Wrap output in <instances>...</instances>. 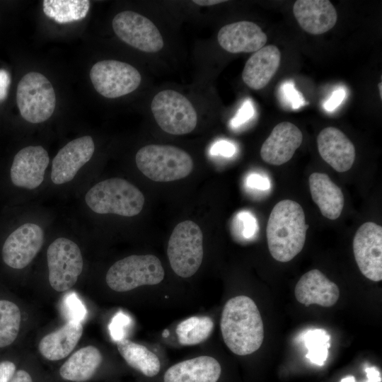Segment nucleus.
<instances>
[{
  "label": "nucleus",
  "instance_id": "nucleus-1",
  "mask_svg": "<svg viewBox=\"0 0 382 382\" xmlns=\"http://www.w3.org/2000/svg\"><path fill=\"white\" fill-rule=\"evenodd\" d=\"M220 327L226 345L235 354H250L262 344V320L257 305L248 296H237L226 303Z\"/></svg>",
  "mask_w": 382,
  "mask_h": 382
},
{
  "label": "nucleus",
  "instance_id": "nucleus-2",
  "mask_svg": "<svg viewBox=\"0 0 382 382\" xmlns=\"http://www.w3.org/2000/svg\"><path fill=\"white\" fill-rule=\"evenodd\" d=\"M308 227L299 203L291 199L277 202L266 228L268 248L273 258L282 262L294 258L304 246Z\"/></svg>",
  "mask_w": 382,
  "mask_h": 382
},
{
  "label": "nucleus",
  "instance_id": "nucleus-3",
  "mask_svg": "<svg viewBox=\"0 0 382 382\" xmlns=\"http://www.w3.org/2000/svg\"><path fill=\"white\" fill-rule=\"evenodd\" d=\"M85 202L95 213L134 216L143 209V193L129 181L119 178L102 180L86 194Z\"/></svg>",
  "mask_w": 382,
  "mask_h": 382
},
{
  "label": "nucleus",
  "instance_id": "nucleus-4",
  "mask_svg": "<svg viewBox=\"0 0 382 382\" xmlns=\"http://www.w3.org/2000/svg\"><path fill=\"white\" fill-rule=\"evenodd\" d=\"M138 169L156 182H170L188 176L193 169V161L185 151L170 145L149 144L137 153Z\"/></svg>",
  "mask_w": 382,
  "mask_h": 382
},
{
  "label": "nucleus",
  "instance_id": "nucleus-5",
  "mask_svg": "<svg viewBox=\"0 0 382 382\" xmlns=\"http://www.w3.org/2000/svg\"><path fill=\"white\" fill-rule=\"evenodd\" d=\"M165 272L154 255H132L115 262L108 270L105 281L113 291L125 292L144 285L159 284Z\"/></svg>",
  "mask_w": 382,
  "mask_h": 382
},
{
  "label": "nucleus",
  "instance_id": "nucleus-6",
  "mask_svg": "<svg viewBox=\"0 0 382 382\" xmlns=\"http://www.w3.org/2000/svg\"><path fill=\"white\" fill-rule=\"evenodd\" d=\"M167 255L170 267L179 277L194 275L202 262L203 234L200 227L190 220L177 224L168 240Z\"/></svg>",
  "mask_w": 382,
  "mask_h": 382
},
{
  "label": "nucleus",
  "instance_id": "nucleus-7",
  "mask_svg": "<svg viewBox=\"0 0 382 382\" xmlns=\"http://www.w3.org/2000/svg\"><path fill=\"white\" fill-rule=\"evenodd\" d=\"M16 103L24 120L33 124L43 122L52 116L55 108L54 88L42 74L28 72L18 84Z\"/></svg>",
  "mask_w": 382,
  "mask_h": 382
},
{
  "label": "nucleus",
  "instance_id": "nucleus-8",
  "mask_svg": "<svg viewBox=\"0 0 382 382\" xmlns=\"http://www.w3.org/2000/svg\"><path fill=\"white\" fill-rule=\"evenodd\" d=\"M151 109L158 125L174 135L188 134L197 126V112L190 101L178 91L167 89L154 97Z\"/></svg>",
  "mask_w": 382,
  "mask_h": 382
},
{
  "label": "nucleus",
  "instance_id": "nucleus-9",
  "mask_svg": "<svg viewBox=\"0 0 382 382\" xmlns=\"http://www.w3.org/2000/svg\"><path fill=\"white\" fill-rule=\"evenodd\" d=\"M49 282L55 291H65L76 282L83 270V257L79 245L73 241L59 237L47 250Z\"/></svg>",
  "mask_w": 382,
  "mask_h": 382
},
{
  "label": "nucleus",
  "instance_id": "nucleus-10",
  "mask_svg": "<svg viewBox=\"0 0 382 382\" xmlns=\"http://www.w3.org/2000/svg\"><path fill=\"white\" fill-rule=\"evenodd\" d=\"M90 79L96 91L108 98H116L135 91L141 83L139 71L117 60H102L92 66Z\"/></svg>",
  "mask_w": 382,
  "mask_h": 382
},
{
  "label": "nucleus",
  "instance_id": "nucleus-11",
  "mask_svg": "<svg viewBox=\"0 0 382 382\" xmlns=\"http://www.w3.org/2000/svg\"><path fill=\"white\" fill-rule=\"evenodd\" d=\"M112 26L122 41L140 51L154 53L163 47V40L157 27L138 13L124 11L117 13Z\"/></svg>",
  "mask_w": 382,
  "mask_h": 382
},
{
  "label": "nucleus",
  "instance_id": "nucleus-12",
  "mask_svg": "<svg viewBox=\"0 0 382 382\" xmlns=\"http://www.w3.org/2000/svg\"><path fill=\"white\" fill-rule=\"evenodd\" d=\"M356 262L362 274L374 282L382 279V227L366 222L357 230L353 240Z\"/></svg>",
  "mask_w": 382,
  "mask_h": 382
},
{
  "label": "nucleus",
  "instance_id": "nucleus-13",
  "mask_svg": "<svg viewBox=\"0 0 382 382\" xmlns=\"http://www.w3.org/2000/svg\"><path fill=\"white\" fill-rule=\"evenodd\" d=\"M44 241L42 228L34 223H25L6 239L2 259L8 267L21 270L27 267L41 249Z\"/></svg>",
  "mask_w": 382,
  "mask_h": 382
},
{
  "label": "nucleus",
  "instance_id": "nucleus-14",
  "mask_svg": "<svg viewBox=\"0 0 382 382\" xmlns=\"http://www.w3.org/2000/svg\"><path fill=\"white\" fill-rule=\"evenodd\" d=\"M94 150V142L90 136L81 137L67 143L52 161V183L62 185L73 180L79 169L92 158Z\"/></svg>",
  "mask_w": 382,
  "mask_h": 382
},
{
  "label": "nucleus",
  "instance_id": "nucleus-15",
  "mask_svg": "<svg viewBox=\"0 0 382 382\" xmlns=\"http://www.w3.org/2000/svg\"><path fill=\"white\" fill-rule=\"evenodd\" d=\"M47 151L42 146H28L14 156L10 169L12 183L19 187L35 189L44 180L49 164Z\"/></svg>",
  "mask_w": 382,
  "mask_h": 382
},
{
  "label": "nucleus",
  "instance_id": "nucleus-16",
  "mask_svg": "<svg viewBox=\"0 0 382 382\" xmlns=\"http://www.w3.org/2000/svg\"><path fill=\"white\" fill-rule=\"evenodd\" d=\"M303 134L293 123L277 124L260 149L262 159L268 164L280 166L289 161L301 146Z\"/></svg>",
  "mask_w": 382,
  "mask_h": 382
},
{
  "label": "nucleus",
  "instance_id": "nucleus-17",
  "mask_svg": "<svg viewBox=\"0 0 382 382\" xmlns=\"http://www.w3.org/2000/svg\"><path fill=\"white\" fill-rule=\"evenodd\" d=\"M217 40L219 45L230 53L255 52L265 46L267 37L256 23L241 21L223 26Z\"/></svg>",
  "mask_w": 382,
  "mask_h": 382
},
{
  "label": "nucleus",
  "instance_id": "nucleus-18",
  "mask_svg": "<svg viewBox=\"0 0 382 382\" xmlns=\"http://www.w3.org/2000/svg\"><path fill=\"white\" fill-rule=\"evenodd\" d=\"M317 145L321 158L336 171L346 172L352 168L356 156L355 147L339 129L324 128L318 135Z\"/></svg>",
  "mask_w": 382,
  "mask_h": 382
},
{
  "label": "nucleus",
  "instance_id": "nucleus-19",
  "mask_svg": "<svg viewBox=\"0 0 382 382\" xmlns=\"http://www.w3.org/2000/svg\"><path fill=\"white\" fill-rule=\"evenodd\" d=\"M294 295L299 303L306 306L317 304L330 307L337 301L340 291L335 283L314 269L302 275L295 286Z\"/></svg>",
  "mask_w": 382,
  "mask_h": 382
},
{
  "label": "nucleus",
  "instance_id": "nucleus-20",
  "mask_svg": "<svg viewBox=\"0 0 382 382\" xmlns=\"http://www.w3.org/2000/svg\"><path fill=\"white\" fill-rule=\"evenodd\" d=\"M293 13L301 28L312 35L329 31L337 20V11L328 0H297Z\"/></svg>",
  "mask_w": 382,
  "mask_h": 382
},
{
  "label": "nucleus",
  "instance_id": "nucleus-21",
  "mask_svg": "<svg viewBox=\"0 0 382 382\" xmlns=\"http://www.w3.org/2000/svg\"><path fill=\"white\" fill-rule=\"evenodd\" d=\"M221 371L215 358L199 356L170 366L163 374V382H218Z\"/></svg>",
  "mask_w": 382,
  "mask_h": 382
},
{
  "label": "nucleus",
  "instance_id": "nucleus-22",
  "mask_svg": "<svg viewBox=\"0 0 382 382\" xmlns=\"http://www.w3.org/2000/svg\"><path fill=\"white\" fill-rule=\"evenodd\" d=\"M281 57L279 48L273 45L264 46L255 52L243 68V82L253 90L265 88L277 73Z\"/></svg>",
  "mask_w": 382,
  "mask_h": 382
},
{
  "label": "nucleus",
  "instance_id": "nucleus-23",
  "mask_svg": "<svg viewBox=\"0 0 382 382\" xmlns=\"http://www.w3.org/2000/svg\"><path fill=\"white\" fill-rule=\"evenodd\" d=\"M310 192L321 214L327 219H337L343 209L345 198L341 189L330 177L322 173H313L308 178Z\"/></svg>",
  "mask_w": 382,
  "mask_h": 382
},
{
  "label": "nucleus",
  "instance_id": "nucleus-24",
  "mask_svg": "<svg viewBox=\"0 0 382 382\" xmlns=\"http://www.w3.org/2000/svg\"><path fill=\"white\" fill-rule=\"evenodd\" d=\"M83 334L82 323L69 321L58 330L44 336L38 349L50 361H57L67 357L76 346Z\"/></svg>",
  "mask_w": 382,
  "mask_h": 382
},
{
  "label": "nucleus",
  "instance_id": "nucleus-25",
  "mask_svg": "<svg viewBox=\"0 0 382 382\" xmlns=\"http://www.w3.org/2000/svg\"><path fill=\"white\" fill-rule=\"evenodd\" d=\"M103 361L98 348L88 345L74 352L60 367V376L66 381L85 382L96 373Z\"/></svg>",
  "mask_w": 382,
  "mask_h": 382
},
{
  "label": "nucleus",
  "instance_id": "nucleus-26",
  "mask_svg": "<svg viewBox=\"0 0 382 382\" xmlns=\"http://www.w3.org/2000/svg\"><path fill=\"white\" fill-rule=\"evenodd\" d=\"M117 347L126 363L144 376L152 378L159 374V358L145 346L122 338L117 341Z\"/></svg>",
  "mask_w": 382,
  "mask_h": 382
},
{
  "label": "nucleus",
  "instance_id": "nucleus-27",
  "mask_svg": "<svg viewBox=\"0 0 382 382\" xmlns=\"http://www.w3.org/2000/svg\"><path fill=\"white\" fill-rule=\"evenodd\" d=\"M43 11L50 18L59 23L78 21L84 18L90 8L87 0H45Z\"/></svg>",
  "mask_w": 382,
  "mask_h": 382
},
{
  "label": "nucleus",
  "instance_id": "nucleus-28",
  "mask_svg": "<svg viewBox=\"0 0 382 382\" xmlns=\"http://www.w3.org/2000/svg\"><path fill=\"white\" fill-rule=\"evenodd\" d=\"M214 322L208 316H192L180 322L175 332L178 342L192 346L205 341L212 332Z\"/></svg>",
  "mask_w": 382,
  "mask_h": 382
},
{
  "label": "nucleus",
  "instance_id": "nucleus-29",
  "mask_svg": "<svg viewBox=\"0 0 382 382\" xmlns=\"http://www.w3.org/2000/svg\"><path fill=\"white\" fill-rule=\"evenodd\" d=\"M21 320V311L16 303L0 300V348L15 341L20 330Z\"/></svg>",
  "mask_w": 382,
  "mask_h": 382
},
{
  "label": "nucleus",
  "instance_id": "nucleus-30",
  "mask_svg": "<svg viewBox=\"0 0 382 382\" xmlns=\"http://www.w3.org/2000/svg\"><path fill=\"white\" fill-rule=\"evenodd\" d=\"M330 335L323 329L308 331L304 336L305 346L308 349L306 357L316 365H324L330 347Z\"/></svg>",
  "mask_w": 382,
  "mask_h": 382
},
{
  "label": "nucleus",
  "instance_id": "nucleus-31",
  "mask_svg": "<svg viewBox=\"0 0 382 382\" xmlns=\"http://www.w3.org/2000/svg\"><path fill=\"white\" fill-rule=\"evenodd\" d=\"M61 309L67 322L82 323L87 317V310L84 303L74 291L64 294L61 303Z\"/></svg>",
  "mask_w": 382,
  "mask_h": 382
},
{
  "label": "nucleus",
  "instance_id": "nucleus-32",
  "mask_svg": "<svg viewBox=\"0 0 382 382\" xmlns=\"http://www.w3.org/2000/svg\"><path fill=\"white\" fill-rule=\"evenodd\" d=\"M233 231L241 237L250 238L257 231V224L254 216L248 212H238L233 221Z\"/></svg>",
  "mask_w": 382,
  "mask_h": 382
},
{
  "label": "nucleus",
  "instance_id": "nucleus-33",
  "mask_svg": "<svg viewBox=\"0 0 382 382\" xmlns=\"http://www.w3.org/2000/svg\"><path fill=\"white\" fill-rule=\"evenodd\" d=\"M282 91L284 100L292 109H299L305 105L302 95L295 88L293 83L285 82L282 86Z\"/></svg>",
  "mask_w": 382,
  "mask_h": 382
},
{
  "label": "nucleus",
  "instance_id": "nucleus-34",
  "mask_svg": "<svg viewBox=\"0 0 382 382\" xmlns=\"http://www.w3.org/2000/svg\"><path fill=\"white\" fill-rule=\"evenodd\" d=\"M129 323V318L123 313L120 312L115 316L109 325L110 335L113 340L117 342L125 338L124 329Z\"/></svg>",
  "mask_w": 382,
  "mask_h": 382
},
{
  "label": "nucleus",
  "instance_id": "nucleus-35",
  "mask_svg": "<svg viewBox=\"0 0 382 382\" xmlns=\"http://www.w3.org/2000/svg\"><path fill=\"white\" fill-rule=\"evenodd\" d=\"M254 114L253 107L249 100H246L240 108L236 117L231 120L233 127H238L248 120Z\"/></svg>",
  "mask_w": 382,
  "mask_h": 382
},
{
  "label": "nucleus",
  "instance_id": "nucleus-36",
  "mask_svg": "<svg viewBox=\"0 0 382 382\" xmlns=\"http://www.w3.org/2000/svg\"><path fill=\"white\" fill-rule=\"evenodd\" d=\"M246 183L248 187L257 190H267L270 187V180L257 173L250 174L247 178Z\"/></svg>",
  "mask_w": 382,
  "mask_h": 382
},
{
  "label": "nucleus",
  "instance_id": "nucleus-37",
  "mask_svg": "<svg viewBox=\"0 0 382 382\" xmlns=\"http://www.w3.org/2000/svg\"><path fill=\"white\" fill-rule=\"evenodd\" d=\"M236 151L235 146L227 141H219L216 143L211 149V153L214 155H221L226 157H230Z\"/></svg>",
  "mask_w": 382,
  "mask_h": 382
},
{
  "label": "nucleus",
  "instance_id": "nucleus-38",
  "mask_svg": "<svg viewBox=\"0 0 382 382\" xmlns=\"http://www.w3.org/2000/svg\"><path fill=\"white\" fill-rule=\"evenodd\" d=\"M345 95L346 93L343 88L335 91L323 105L325 110L330 112L336 109L344 100Z\"/></svg>",
  "mask_w": 382,
  "mask_h": 382
},
{
  "label": "nucleus",
  "instance_id": "nucleus-39",
  "mask_svg": "<svg viewBox=\"0 0 382 382\" xmlns=\"http://www.w3.org/2000/svg\"><path fill=\"white\" fill-rule=\"evenodd\" d=\"M16 365L9 361L0 362V382H9L15 374Z\"/></svg>",
  "mask_w": 382,
  "mask_h": 382
},
{
  "label": "nucleus",
  "instance_id": "nucleus-40",
  "mask_svg": "<svg viewBox=\"0 0 382 382\" xmlns=\"http://www.w3.org/2000/svg\"><path fill=\"white\" fill-rule=\"evenodd\" d=\"M367 380L366 382H381V378L379 371L375 367H367L365 369ZM340 382H355L353 376H348L343 378Z\"/></svg>",
  "mask_w": 382,
  "mask_h": 382
},
{
  "label": "nucleus",
  "instance_id": "nucleus-41",
  "mask_svg": "<svg viewBox=\"0 0 382 382\" xmlns=\"http://www.w3.org/2000/svg\"><path fill=\"white\" fill-rule=\"evenodd\" d=\"M9 84L8 74L5 70H0V102L6 97Z\"/></svg>",
  "mask_w": 382,
  "mask_h": 382
},
{
  "label": "nucleus",
  "instance_id": "nucleus-42",
  "mask_svg": "<svg viewBox=\"0 0 382 382\" xmlns=\"http://www.w3.org/2000/svg\"><path fill=\"white\" fill-rule=\"evenodd\" d=\"M9 382H33V380L27 371L18 370L15 372Z\"/></svg>",
  "mask_w": 382,
  "mask_h": 382
},
{
  "label": "nucleus",
  "instance_id": "nucleus-43",
  "mask_svg": "<svg viewBox=\"0 0 382 382\" xmlns=\"http://www.w3.org/2000/svg\"><path fill=\"white\" fill-rule=\"evenodd\" d=\"M195 4L199 6H213L216 4H219L220 3L226 2V1H221V0H195L193 1Z\"/></svg>",
  "mask_w": 382,
  "mask_h": 382
},
{
  "label": "nucleus",
  "instance_id": "nucleus-44",
  "mask_svg": "<svg viewBox=\"0 0 382 382\" xmlns=\"http://www.w3.org/2000/svg\"><path fill=\"white\" fill-rule=\"evenodd\" d=\"M381 85H382V83L381 82L378 84V89H379V93H380V97L381 98H382V87H381Z\"/></svg>",
  "mask_w": 382,
  "mask_h": 382
}]
</instances>
